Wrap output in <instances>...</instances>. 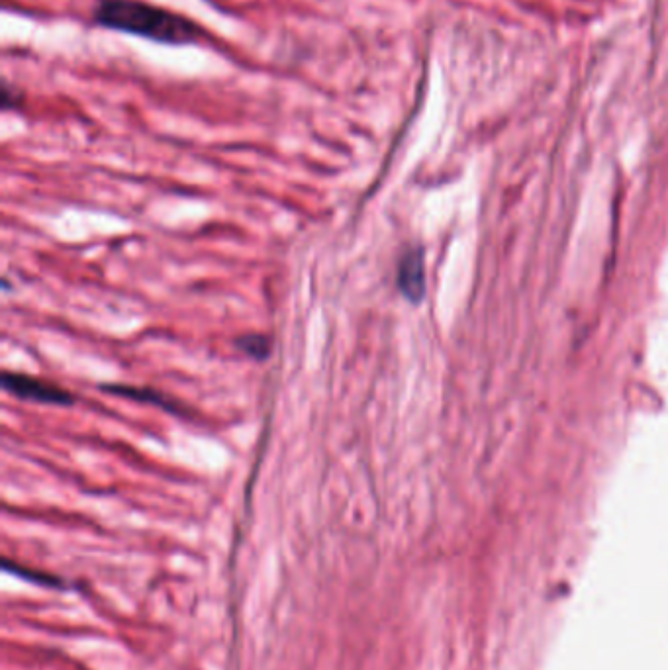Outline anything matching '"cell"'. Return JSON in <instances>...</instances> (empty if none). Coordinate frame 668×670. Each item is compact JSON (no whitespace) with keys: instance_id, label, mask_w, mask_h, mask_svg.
Masks as SVG:
<instances>
[{"instance_id":"obj_4","label":"cell","mask_w":668,"mask_h":670,"mask_svg":"<svg viewBox=\"0 0 668 670\" xmlns=\"http://www.w3.org/2000/svg\"><path fill=\"white\" fill-rule=\"evenodd\" d=\"M102 390H106L110 394H118L122 398L138 400V402H144V404H153V406H159L167 412L183 416V408L173 398H169V396H165L157 390H151V388H138V386H126V384H108V386H102Z\"/></svg>"},{"instance_id":"obj_6","label":"cell","mask_w":668,"mask_h":670,"mask_svg":"<svg viewBox=\"0 0 668 670\" xmlns=\"http://www.w3.org/2000/svg\"><path fill=\"white\" fill-rule=\"evenodd\" d=\"M24 104V93L16 87H12L8 81L2 83V108L4 110H16Z\"/></svg>"},{"instance_id":"obj_5","label":"cell","mask_w":668,"mask_h":670,"mask_svg":"<svg viewBox=\"0 0 668 670\" xmlns=\"http://www.w3.org/2000/svg\"><path fill=\"white\" fill-rule=\"evenodd\" d=\"M236 347L255 361H265L271 355V339L267 335L249 334L236 339Z\"/></svg>"},{"instance_id":"obj_3","label":"cell","mask_w":668,"mask_h":670,"mask_svg":"<svg viewBox=\"0 0 668 670\" xmlns=\"http://www.w3.org/2000/svg\"><path fill=\"white\" fill-rule=\"evenodd\" d=\"M396 283L404 298L418 304L426 294V273H424V251L420 247L408 249L398 263Z\"/></svg>"},{"instance_id":"obj_2","label":"cell","mask_w":668,"mask_h":670,"mask_svg":"<svg viewBox=\"0 0 668 670\" xmlns=\"http://www.w3.org/2000/svg\"><path fill=\"white\" fill-rule=\"evenodd\" d=\"M2 386L10 394L22 398V400H32L38 404H53V406H71L75 404V396L57 386V384L46 383L34 377L18 375V373H4L2 375Z\"/></svg>"},{"instance_id":"obj_1","label":"cell","mask_w":668,"mask_h":670,"mask_svg":"<svg viewBox=\"0 0 668 670\" xmlns=\"http://www.w3.org/2000/svg\"><path fill=\"white\" fill-rule=\"evenodd\" d=\"M93 18L102 28L167 46H189L206 36L192 18L145 0H98Z\"/></svg>"}]
</instances>
